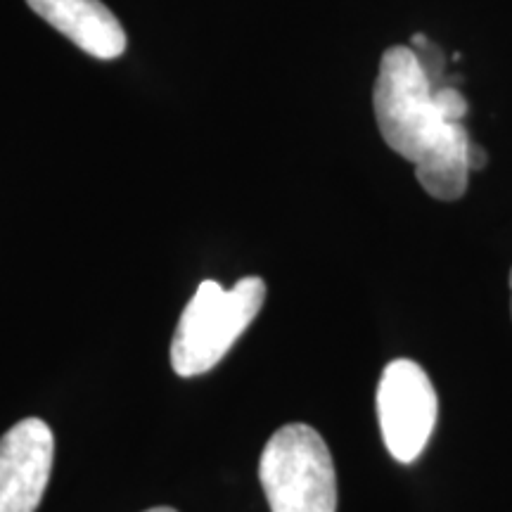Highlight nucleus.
<instances>
[{"mask_svg": "<svg viewBox=\"0 0 512 512\" xmlns=\"http://www.w3.org/2000/svg\"><path fill=\"white\" fill-rule=\"evenodd\" d=\"M373 105L384 143L415 166L467 136L463 121L441 114L432 81L411 46H394L382 55Z\"/></svg>", "mask_w": 512, "mask_h": 512, "instance_id": "f257e3e1", "label": "nucleus"}, {"mask_svg": "<svg viewBox=\"0 0 512 512\" xmlns=\"http://www.w3.org/2000/svg\"><path fill=\"white\" fill-rule=\"evenodd\" d=\"M266 299L261 278H242L233 290L204 280L185 306L171 342V366L181 377L209 373L233 349Z\"/></svg>", "mask_w": 512, "mask_h": 512, "instance_id": "f03ea898", "label": "nucleus"}, {"mask_svg": "<svg viewBox=\"0 0 512 512\" xmlns=\"http://www.w3.org/2000/svg\"><path fill=\"white\" fill-rule=\"evenodd\" d=\"M259 479L271 512H337L330 448L309 425L292 422L268 439Z\"/></svg>", "mask_w": 512, "mask_h": 512, "instance_id": "7ed1b4c3", "label": "nucleus"}, {"mask_svg": "<svg viewBox=\"0 0 512 512\" xmlns=\"http://www.w3.org/2000/svg\"><path fill=\"white\" fill-rule=\"evenodd\" d=\"M437 392L415 361H392L377 387V418L387 451L399 463H413L425 451L437 425Z\"/></svg>", "mask_w": 512, "mask_h": 512, "instance_id": "20e7f679", "label": "nucleus"}, {"mask_svg": "<svg viewBox=\"0 0 512 512\" xmlns=\"http://www.w3.org/2000/svg\"><path fill=\"white\" fill-rule=\"evenodd\" d=\"M55 437L41 418L19 420L0 439V512H36L53 472Z\"/></svg>", "mask_w": 512, "mask_h": 512, "instance_id": "39448f33", "label": "nucleus"}, {"mask_svg": "<svg viewBox=\"0 0 512 512\" xmlns=\"http://www.w3.org/2000/svg\"><path fill=\"white\" fill-rule=\"evenodd\" d=\"M27 5L83 53L98 60H114L126 50L124 27L100 0H27Z\"/></svg>", "mask_w": 512, "mask_h": 512, "instance_id": "423d86ee", "label": "nucleus"}, {"mask_svg": "<svg viewBox=\"0 0 512 512\" xmlns=\"http://www.w3.org/2000/svg\"><path fill=\"white\" fill-rule=\"evenodd\" d=\"M486 162H489V155H486V150L482 147L470 143V150H467V164H470V171H479L484 169Z\"/></svg>", "mask_w": 512, "mask_h": 512, "instance_id": "0eeeda50", "label": "nucleus"}, {"mask_svg": "<svg viewBox=\"0 0 512 512\" xmlns=\"http://www.w3.org/2000/svg\"><path fill=\"white\" fill-rule=\"evenodd\" d=\"M145 512H176L174 508H152V510H145Z\"/></svg>", "mask_w": 512, "mask_h": 512, "instance_id": "6e6552de", "label": "nucleus"}, {"mask_svg": "<svg viewBox=\"0 0 512 512\" xmlns=\"http://www.w3.org/2000/svg\"><path fill=\"white\" fill-rule=\"evenodd\" d=\"M510 292H512V271H510Z\"/></svg>", "mask_w": 512, "mask_h": 512, "instance_id": "1a4fd4ad", "label": "nucleus"}]
</instances>
